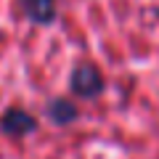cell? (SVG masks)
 <instances>
[{
	"instance_id": "obj_1",
	"label": "cell",
	"mask_w": 159,
	"mask_h": 159,
	"mask_svg": "<svg viewBox=\"0 0 159 159\" xmlns=\"http://www.w3.org/2000/svg\"><path fill=\"white\" fill-rule=\"evenodd\" d=\"M0 77L159 159V0H0Z\"/></svg>"
}]
</instances>
